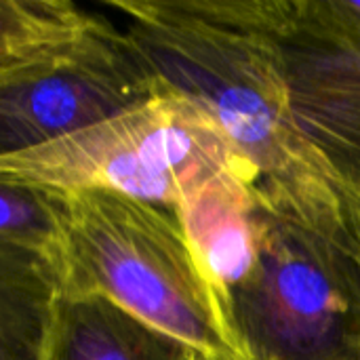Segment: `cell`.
Listing matches in <instances>:
<instances>
[{
	"mask_svg": "<svg viewBox=\"0 0 360 360\" xmlns=\"http://www.w3.org/2000/svg\"><path fill=\"white\" fill-rule=\"evenodd\" d=\"M105 4L160 84L207 112L259 184L342 190L295 122L266 0Z\"/></svg>",
	"mask_w": 360,
	"mask_h": 360,
	"instance_id": "1",
	"label": "cell"
},
{
	"mask_svg": "<svg viewBox=\"0 0 360 360\" xmlns=\"http://www.w3.org/2000/svg\"><path fill=\"white\" fill-rule=\"evenodd\" d=\"M259 257L232 295L243 360H344L360 352V213L335 188L262 181Z\"/></svg>",
	"mask_w": 360,
	"mask_h": 360,
	"instance_id": "2",
	"label": "cell"
},
{
	"mask_svg": "<svg viewBox=\"0 0 360 360\" xmlns=\"http://www.w3.org/2000/svg\"><path fill=\"white\" fill-rule=\"evenodd\" d=\"M127 32L74 0H0V156L32 150L160 95Z\"/></svg>",
	"mask_w": 360,
	"mask_h": 360,
	"instance_id": "3",
	"label": "cell"
},
{
	"mask_svg": "<svg viewBox=\"0 0 360 360\" xmlns=\"http://www.w3.org/2000/svg\"><path fill=\"white\" fill-rule=\"evenodd\" d=\"M55 264L61 295L105 297L209 360H243L173 211L105 190L61 192Z\"/></svg>",
	"mask_w": 360,
	"mask_h": 360,
	"instance_id": "4",
	"label": "cell"
},
{
	"mask_svg": "<svg viewBox=\"0 0 360 360\" xmlns=\"http://www.w3.org/2000/svg\"><path fill=\"white\" fill-rule=\"evenodd\" d=\"M232 167L257 181L209 114L167 89L99 124L0 156V175L61 192L105 190L167 211Z\"/></svg>",
	"mask_w": 360,
	"mask_h": 360,
	"instance_id": "5",
	"label": "cell"
},
{
	"mask_svg": "<svg viewBox=\"0 0 360 360\" xmlns=\"http://www.w3.org/2000/svg\"><path fill=\"white\" fill-rule=\"evenodd\" d=\"M266 2L295 122L360 213V2Z\"/></svg>",
	"mask_w": 360,
	"mask_h": 360,
	"instance_id": "6",
	"label": "cell"
},
{
	"mask_svg": "<svg viewBox=\"0 0 360 360\" xmlns=\"http://www.w3.org/2000/svg\"><path fill=\"white\" fill-rule=\"evenodd\" d=\"M255 186L247 171L224 169L192 188L173 211L226 319L232 295L249 281L259 257Z\"/></svg>",
	"mask_w": 360,
	"mask_h": 360,
	"instance_id": "7",
	"label": "cell"
},
{
	"mask_svg": "<svg viewBox=\"0 0 360 360\" xmlns=\"http://www.w3.org/2000/svg\"><path fill=\"white\" fill-rule=\"evenodd\" d=\"M42 360H209L105 297L59 295Z\"/></svg>",
	"mask_w": 360,
	"mask_h": 360,
	"instance_id": "8",
	"label": "cell"
},
{
	"mask_svg": "<svg viewBox=\"0 0 360 360\" xmlns=\"http://www.w3.org/2000/svg\"><path fill=\"white\" fill-rule=\"evenodd\" d=\"M61 295L51 255L0 245V360H42Z\"/></svg>",
	"mask_w": 360,
	"mask_h": 360,
	"instance_id": "9",
	"label": "cell"
},
{
	"mask_svg": "<svg viewBox=\"0 0 360 360\" xmlns=\"http://www.w3.org/2000/svg\"><path fill=\"white\" fill-rule=\"evenodd\" d=\"M0 245H13L55 259L59 224H61V192L0 175Z\"/></svg>",
	"mask_w": 360,
	"mask_h": 360,
	"instance_id": "10",
	"label": "cell"
},
{
	"mask_svg": "<svg viewBox=\"0 0 360 360\" xmlns=\"http://www.w3.org/2000/svg\"><path fill=\"white\" fill-rule=\"evenodd\" d=\"M344 360H360V352L359 354H354V356H350V359H344Z\"/></svg>",
	"mask_w": 360,
	"mask_h": 360,
	"instance_id": "11",
	"label": "cell"
}]
</instances>
